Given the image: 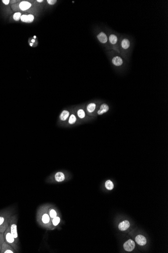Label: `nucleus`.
I'll return each instance as SVG.
<instances>
[{"label": "nucleus", "mask_w": 168, "mask_h": 253, "mask_svg": "<svg viewBox=\"0 0 168 253\" xmlns=\"http://www.w3.org/2000/svg\"><path fill=\"white\" fill-rule=\"evenodd\" d=\"M5 237L6 242L13 246H14V242L15 241V238L13 237V236L12 235L11 231H10V227H8V228H7L6 231H5Z\"/></svg>", "instance_id": "obj_1"}, {"label": "nucleus", "mask_w": 168, "mask_h": 253, "mask_svg": "<svg viewBox=\"0 0 168 253\" xmlns=\"http://www.w3.org/2000/svg\"><path fill=\"white\" fill-rule=\"evenodd\" d=\"M123 247L125 251L128 252H131L133 251V250L135 249V242L132 240H129L124 243Z\"/></svg>", "instance_id": "obj_2"}, {"label": "nucleus", "mask_w": 168, "mask_h": 253, "mask_svg": "<svg viewBox=\"0 0 168 253\" xmlns=\"http://www.w3.org/2000/svg\"><path fill=\"white\" fill-rule=\"evenodd\" d=\"M21 21L25 23H31L34 21V17L32 14L28 15H22L20 18Z\"/></svg>", "instance_id": "obj_3"}, {"label": "nucleus", "mask_w": 168, "mask_h": 253, "mask_svg": "<svg viewBox=\"0 0 168 253\" xmlns=\"http://www.w3.org/2000/svg\"><path fill=\"white\" fill-rule=\"evenodd\" d=\"M8 225L5 217L0 216V232H3L7 228Z\"/></svg>", "instance_id": "obj_4"}, {"label": "nucleus", "mask_w": 168, "mask_h": 253, "mask_svg": "<svg viewBox=\"0 0 168 253\" xmlns=\"http://www.w3.org/2000/svg\"><path fill=\"white\" fill-rule=\"evenodd\" d=\"M1 252L4 253H14L12 248L6 243H4L2 244L1 247Z\"/></svg>", "instance_id": "obj_5"}, {"label": "nucleus", "mask_w": 168, "mask_h": 253, "mask_svg": "<svg viewBox=\"0 0 168 253\" xmlns=\"http://www.w3.org/2000/svg\"><path fill=\"white\" fill-rule=\"evenodd\" d=\"M70 112L67 110H64L60 115V120L62 122H66L67 120H68Z\"/></svg>", "instance_id": "obj_6"}, {"label": "nucleus", "mask_w": 168, "mask_h": 253, "mask_svg": "<svg viewBox=\"0 0 168 253\" xmlns=\"http://www.w3.org/2000/svg\"><path fill=\"white\" fill-rule=\"evenodd\" d=\"M135 241L140 246H144L146 244L145 237L141 235H138L135 237Z\"/></svg>", "instance_id": "obj_7"}, {"label": "nucleus", "mask_w": 168, "mask_h": 253, "mask_svg": "<svg viewBox=\"0 0 168 253\" xmlns=\"http://www.w3.org/2000/svg\"><path fill=\"white\" fill-rule=\"evenodd\" d=\"M112 62L113 64L116 66H120L123 63L122 59L119 56H115L113 57L112 60Z\"/></svg>", "instance_id": "obj_8"}, {"label": "nucleus", "mask_w": 168, "mask_h": 253, "mask_svg": "<svg viewBox=\"0 0 168 253\" xmlns=\"http://www.w3.org/2000/svg\"><path fill=\"white\" fill-rule=\"evenodd\" d=\"M31 7V4L27 1H22L19 4V8L22 11L29 9Z\"/></svg>", "instance_id": "obj_9"}, {"label": "nucleus", "mask_w": 168, "mask_h": 253, "mask_svg": "<svg viewBox=\"0 0 168 253\" xmlns=\"http://www.w3.org/2000/svg\"><path fill=\"white\" fill-rule=\"evenodd\" d=\"M10 227V231L12 235L13 236L15 239H17L18 238L17 225L15 223H11Z\"/></svg>", "instance_id": "obj_10"}, {"label": "nucleus", "mask_w": 168, "mask_h": 253, "mask_svg": "<svg viewBox=\"0 0 168 253\" xmlns=\"http://www.w3.org/2000/svg\"><path fill=\"white\" fill-rule=\"evenodd\" d=\"M130 226V223L127 220H124L121 222L118 226L119 229L121 231H125Z\"/></svg>", "instance_id": "obj_11"}, {"label": "nucleus", "mask_w": 168, "mask_h": 253, "mask_svg": "<svg viewBox=\"0 0 168 253\" xmlns=\"http://www.w3.org/2000/svg\"><path fill=\"white\" fill-rule=\"evenodd\" d=\"M97 38L102 43H106L108 41V37L104 32L100 33L97 36Z\"/></svg>", "instance_id": "obj_12"}, {"label": "nucleus", "mask_w": 168, "mask_h": 253, "mask_svg": "<svg viewBox=\"0 0 168 253\" xmlns=\"http://www.w3.org/2000/svg\"><path fill=\"white\" fill-rule=\"evenodd\" d=\"M109 110V106L108 105H107L106 104H102L100 107V109L97 112V113L98 115H102L103 114H104L105 113H106L107 112H108Z\"/></svg>", "instance_id": "obj_13"}, {"label": "nucleus", "mask_w": 168, "mask_h": 253, "mask_svg": "<svg viewBox=\"0 0 168 253\" xmlns=\"http://www.w3.org/2000/svg\"><path fill=\"white\" fill-rule=\"evenodd\" d=\"M55 180L58 182H62L65 181L66 177L62 172H58L54 175Z\"/></svg>", "instance_id": "obj_14"}, {"label": "nucleus", "mask_w": 168, "mask_h": 253, "mask_svg": "<svg viewBox=\"0 0 168 253\" xmlns=\"http://www.w3.org/2000/svg\"><path fill=\"white\" fill-rule=\"evenodd\" d=\"M77 121V118L76 116L74 114H72L70 115L68 121H67V124L70 125L74 124Z\"/></svg>", "instance_id": "obj_15"}, {"label": "nucleus", "mask_w": 168, "mask_h": 253, "mask_svg": "<svg viewBox=\"0 0 168 253\" xmlns=\"http://www.w3.org/2000/svg\"><path fill=\"white\" fill-rule=\"evenodd\" d=\"M121 47L124 50L128 49L130 47V41L127 38H124L121 41Z\"/></svg>", "instance_id": "obj_16"}, {"label": "nucleus", "mask_w": 168, "mask_h": 253, "mask_svg": "<svg viewBox=\"0 0 168 253\" xmlns=\"http://www.w3.org/2000/svg\"><path fill=\"white\" fill-rule=\"evenodd\" d=\"M96 107V104L94 103H91L89 104L87 107V111L89 113H93Z\"/></svg>", "instance_id": "obj_17"}, {"label": "nucleus", "mask_w": 168, "mask_h": 253, "mask_svg": "<svg viewBox=\"0 0 168 253\" xmlns=\"http://www.w3.org/2000/svg\"><path fill=\"white\" fill-rule=\"evenodd\" d=\"M77 116L80 119H83L86 117V113L84 109H80L77 111Z\"/></svg>", "instance_id": "obj_18"}, {"label": "nucleus", "mask_w": 168, "mask_h": 253, "mask_svg": "<svg viewBox=\"0 0 168 253\" xmlns=\"http://www.w3.org/2000/svg\"><path fill=\"white\" fill-rule=\"evenodd\" d=\"M109 40L110 42L112 44H115L118 41V38L117 36H116L114 34H111L110 35L109 37Z\"/></svg>", "instance_id": "obj_19"}, {"label": "nucleus", "mask_w": 168, "mask_h": 253, "mask_svg": "<svg viewBox=\"0 0 168 253\" xmlns=\"http://www.w3.org/2000/svg\"><path fill=\"white\" fill-rule=\"evenodd\" d=\"M105 187L108 190H112L114 187V184L110 180H108L105 182Z\"/></svg>", "instance_id": "obj_20"}, {"label": "nucleus", "mask_w": 168, "mask_h": 253, "mask_svg": "<svg viewBox=\"0 0 168 253\" xmlns=\"http://www.w3.org/2000/svg\"><path fill=\"white\" fill-rule=\"evenodd\" d=\"M49 220H50V218H49V216H48V214H44L42 216V222L44 223H45V224L48 223L49 222Z\"/></svg>", "instance_id": "obj_21"}, {"label": "nucleus", "mask_w": 168, "mask_h": 253, "mask_svg": "<svg viewBox=\"0 0 168 253\" xmlns=\"http://www.w3.org/2000/svg\"><path fill=\"white\" fill-rule=\"evenodd\" d=\"M21 16V13L19 12L15 13L13 15V19L16 21H18Z\"/></svg>", "instance_id": "obj_22"}, {"label": "nucleus", "mask_w": 168, "mask_h": 253, "mask_svg": "<svg viewBox=\"0 0 168 253\" xmlns=\"http://www.w3.org/2000/svg\"><path fill=\"white\" fill-rule=\"evenodd\" d=\"M60 217H57V216L53 218V219L52 220V223H53V225H54V226L58 225V224L60 223Z\"/></svg>", "instance_id": "obj_23"}, {"label": "nucleus", "mask_w": 168, "mask_h": 253, "mask_svg": "<svg viewBox=\"0 0 168 253\" xmlns=\"http://www.w3.org/2000/svg\"><path fill=\"white\" fill-rule=\"evenodd\" d=\"M49 214H50V216L52 218H54V217H56L57 216V212H55V210H51L50 211V213H49Z\"/></svg>", "instance_id": "obj_24"}, {"label": "nucleus", "mask_w": 168, "mask_h": 253, "mask_svg": "<svg viewBox=\"0 0 168 253\" xmlns=\"http://www.w3.org/2000/svg\"><path fill=\"white\" fill-rule=\"evenodd\" d=\"M47 2L48 3V4H49V5H52L55 4L57 3V0H47Z\"/></svg>", "instance_id": "obj_25"}, {"label": "nucleus", "mask_w": 168, "mask_h": 253, "mask_svg": "<svg viewBox=\"0 0 168 253\" xmlns=\"http://www.w3.org/2000/svg\"><path fill=\"white\" fill-rule=\"evenodd\" d=\"M3 240L2 239V235L0 234V251H1V246L2 245V244H3Z\"/></svg>", "instance_id": "obj_26"}, {"label": "nucleus", "mask_w": 168, "mask_h": 253, "mask_svg": "<svg viewBox=\"0 0 168 253\" xmlns=\"http://www.w3.org/2000/svg\"><path fill=\"white\" fill-rule=\"evenodd\" d=\"M2 2L5 5H8V4H9L10 1L9 0H3V1H2Z\"/></svg>", "instance_id": "obj_27"}, {"label": "nucleus", "mask_w": 168, "mask_h": 253, "mask_svg": "<svg viewBox=\"0 0 168 253\" xmlns=\"http://www.w3.org/2000/svg\"><path fill=\"white\" fill-rule=\"evenodd\" d=\"M43 1V0H41V1H40V0H37V2H39V3H41V2H42Z\"/></svg>", "instance_id": "obj_28"}, {"label": "nucleus", "mask_w": 168, "mask_h": 253, "mask_svg": "<svg viewBox=\"0 0 168 253\" xmlns=\"http://www.w3.org/2000/svg\"><path fill=\"white\" fill-rule=\"evenodd\" d=\"M30 46H31V47H32V46H33V43H30Z\"/></svg>", "instance_id": "obj_29"}, {"label": "nucleus", "mask_w": 168, "mask_h": 253, "mask_svg": "<svg viewBox=\"0 0 168 253\" xmlns=\"http://www.w3.org/2000/svg\"><path fill=\"white\" fill-rule=\"evenodd\" d=\"M31 41L32 42V43H33V42H35V39H32V40H31Z\"/></svg>", "instance_id": "obj_30"}, {"label": "nucleus", "mask_w": 168, "mask_h": 253, "mask_svg": "<svg viewBox=\"0 0 168 253\" xmlns=\"http://www.w3.org/2000/svg\"><path fill=\"white\" fill-rule=\"evenodd\" d=\"M36 38V36H34V39H35V38Z\"/></svg>", "instance_id": "obj_31"}]
</instances>
